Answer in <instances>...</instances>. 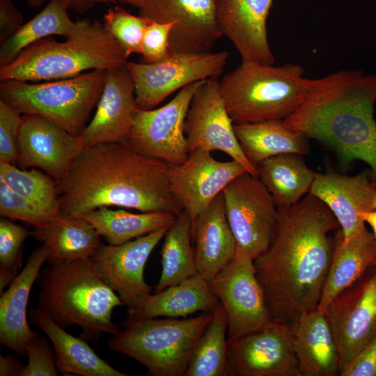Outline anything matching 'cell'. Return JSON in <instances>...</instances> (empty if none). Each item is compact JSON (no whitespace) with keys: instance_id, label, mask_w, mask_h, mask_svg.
Segmentation results:
<instances>
[{"instance_id":"6da1fadb","label":"cell","mask_w":376,"mask_h":376,"mask_svg":"<svg viewBox=\"0 0 376 376\" xmlns=\"http://www.w3.org/2000/svg\"><path fill=\"white\" fill-rule=\"evenodd\" d=\"M338 228L328 207L309 193L279 207L272 242L253 260L272 320L292 326L302 313L318 308L333 256L329 234Z\"/></svg>"},{"instance_id":"7a4b0ae2","label":"cell","mask_w":376,"mask_h":376,"mask_svg":"<svg viewBox=\"0 0 376 376\" xmlns=\"http://www.w3.org/2000/svg\"><path fill=\"white\" fill-rule=\"evenodd\" d=\"M171 169L125 141L86 148L57 183L61 214L82 217L100 207L118 206L178 216L182 209L171 191Z\"/></svg>"},{"instance_id":"3957f363","label":"cell","mask_w":376,"mask_h":376,"mask_svg":"<svg viewBox=\"0 0 376 376\" xmlns=\"http://www.w3.org/2000/svg\"><path fill=\"white\" fill-rule=\"evenodd\" d=\"M376 73L340 70L315 79L286 127L331 148L343 166L362 161L376 185Z\"/></svg>"},{"instance_id":"277c9868","label":"cell","mask_w":376,"mask_h":376,"mask_svg":"<svg viewBox=\"0 0 376 376\" xmlns=\"http://www.w3.org/2000/svg\"><path fill=\"white\" fill-rule=\"evenodd\" d=\"M38 309L63 329L77 325L79 337L96 342L120 328L111 320L113 310L123 306L91 258L64 260L41 269Z\"/></svg>"},{"instance_id":"5b68a950","label":"cell","mask_w":376,"mask_h":376,"mask_svg":"<svg viewBox=\"0 0 376 376\" xmlns=\"http://www.w3.org/2000/svg\"><path fill=\"white\" fill-rule=\"evenodd\" d=\"M120 43L98 21H77L75 31L59 42L41 39L0 67V81H52L76 77L87 70H110L127 63Z\"/></svg>"},{"instance_id":"8992f818","label":"cell","mask_w":376,"mask_h":376,"mask_svg":"<svg viewBox=\"0 0 376 376\" xmlns=\"http://www.w3.org/2000/svg\"><path fill=\"white\" fill-rule=\"evenodd\" d=\"M315 79L296 63L282 65L242 61L219 81V91L234 124L284 120L304 102Z\"/></svg>"},{"instance_id":"52a82bcc","label":"cell","mask_w":376,"mask_h":376,"mask_svg":"<svg viewBox=\"0 0 376 376\" xmlns=\"http://www.w3.org/2000/svg\"><path fill=\"white\" fill-rule=\"evenodd\" d=\"M213 313L182 319H125L108 347L142 364L152 376H184L193 350Z\"/></svg>"},{"instance_id":"ba28073f","label":"cell","mask_w":376,"mask_h":376,"mask_svg":"<svg viewBox=\"0 0 376 376\" xmlns=\"http://www.w3.org/2000/svg\"><path fill=\"white\" fill-rule=\"evenodd\" d=\"M107 71L97 69L36 84L6 80L0 84V99L22 114L41 116L80 136L98 103Z\"/></svg>"},{"instance_id":"9c48e42d","label":"cell","mask_w":376,"mask_h":376,"mask_svg":"<svg viewBox=\"0 0 376 376\" xmlns=\"http://www.w3.org/2000/svg\"><path fill=\"white\" fill-rule=\"evenodd\" d=\"M222 194L236 248L256 259L274 238L279 217L276 202L260 178L248 172L232 180Z\"/></svg>"},{"instance_id":"30bf717a","label":"cell","mask_w":376,"mask_h":376,"mask_svg":"<svg viewBox=\"0 0 376 376\" xmlns=\"http://www.w3.org/2000/svg\"><path fill=\"white\" fill-rule=\"evenodd\" d=\"M228 52L169 53L157 62H127L135 87L137 109H155L168 96L196 81L217 79Z\"/></svg>"},{"instance_id":"8fae6325","label":"cell","mask_w":376,"mask_h":376,"mask_svg":"<svg viewBox=\"0 0 376 376\" xmlns=\"http://www.w3.org/2000/svg\"><path fill=\"white\" fill-rule=\"evenodd\" d=\"M208 283L225 311L228 340L258 331L272 321L253 260L241 249L236 248L232 260Z\"/></svg>"},{"instance_id":"7c38bea8","label":"cell","mask_w":376,"mask_h":376,"mask_svg":"<svg viewBox=\"0 0 376 376\" xmlns=\"http://www.w3.org/2000/svg\"><path fill=\"white\" fill-rule=\"evenodd\" d=\"M204 80L182 89L168 103L157 109H136L132 129L125 142L139 152L171 166L188 157L185 125L191 99Z\"/></svg>"},{"instance_id":"4fadbf2b","label":"cell","mask_w":376,"mask_h":376,"mask_svg":"<svg viewBox=\"0 0 376 376\" xmlns=\"http://www.w3.org/2000/svg\"><path fill=\"white\" fill-rule=\"evenodd\" d=\"M367 273L324 311L338 348L340 375L376 334V267Z\"/></svg>"},{"instance_id":"5bb4252c","label":"cell","mask_w":376,"mask_h":376,"mask_svg":"<svg viewBox=\"0 0 376 376\" xmlns=\"http://www.w3.org/2000/svg\"><path fill=\"white\" fill-rule=\"evenodd\" d=\"M217 79L204 80L194 95L187 113L185 133L189 153L196 149L221 151L258 177L257 168L244 155L233 129Z\"/></svg>"},{"instance_id":"9a60e30c","label":"cell","mask_w":376,"mask_h":376,"mask_svg":"<svg viewBox=\"0 0 376 376\" xmlns=\"http://www.w3.org/2000/svg\"><path fill=\"white\" fill-rule=\"evenodd\" d=\"M229 376H299L292 326L272 320L264 328L228 340Z\"/></svg>"},{"instance_id":"2e32d148","label":"cell","mask_w":376,"mask_h":376,"mask_svg":"<svg viewBox=\"0 0 376 376\" xmlns=\"http://www.w3.org/2000/svg\"><path fill=\"white\" fill-rule=\"evenodd\" d=\"M219 0H141L139 15L159 23H174L169 53L210 52L223 35L217 22Z\"/></svg>"},{"instance_id":"e0dca14e","label":"cell","mask_w":376,"mask_h":376,"mask_svg":"<svg viewBox=\"0 0 376 376\" xmlns=\"http://www.w3.org/2000/svg\"><path fill=\"white\" fill-rule=\"evenodd\" d=\"M210 152L194 150L183 163L171 169V191L182 211L189 217L192 232L198 215L232 180L247 172L235 160L218 161Z\"/></svg>"},{"instance_id":"ac0fdd59","label":"cell","mask_w":376,"mask_h":376,"mask_svg":"<svg viewBox=\"0 0 376 376\" xmlns=\"http://www.w3.org/2000/svg\"><path fill=\"white\" fill-rule=\"evenodd\" d=\"M85 149L80 136L37 115L23 114L19 128L18 165L36 168L61 182Z\"/></svg>"},{"instance_id":"d6986e66","label":"cell","mask_w":376,"mask_h":376,"mask_svg":"<svg viewBox=\"0 0 376 376\" xmlns=\"http://www.w3.org/2000/svg\"><path fill=\"white\" fill-rule=\"evenodd\" d=\"M169 228H163L118 245H102L92 257L102 276L127 310L151 294L144 280L146 263Z\"/></svg>"},{"instance_id":"ffe728a7","label":"cell","mask_w":376,"mask_h":376,"mask_svg":"<svg viewBox=\"0 0 376 376\" xmlns=\"http://www.w3.org/2000/svg\"><path fill=\"white\" fill-rule=\"evenodd\" d=\"M308 193L333 213L345 242L366 228L360 214L375 210L376 185L369 169L352 176L335 171L315 173Z\"/></svg>"},{"instance_id":"44dd1931","label":"cell","mask_w":376,"mask_h":376,"mask_svg":"<svg viewBox=\"0 0 376 376\" xmlns=\"http://www.w3.org/2000/svg\"><path fill=\"white\" fill-rule=\"evenodd\" d=\"M136 109L134 84L126 64L108 70L95 115L80 134L85 148L125 141Z\"/></svg>"},{"instance_id":"7402d4cb","label":"cell","mask_w":376,"mask_h":376,"mask_svg":"<svg viewBox=\"0 0 376 376\" xmlns=\"http://www.w3.org/2000/svg\"><path fill=\"white\" fill-rule=\"evenodd\" d=\"M274 0H219L217 22L242 61L274 65L267 21Z\"/></svg>"},{"instance_id":"603a6c76","label":"cell","mask_w":376,"mask_h":376,"mask_svg":"<svg viewBox=\"0 0 376 376\" xmlns=\"http://www.w3.org/2000/svg\"><path fill=\"white\" fill-rule=\"evenodd\" d=\"M45 244L35 249L0 298V343L21 356H26L29 343L38 334L29 327L26 308L32 286L47 260Z\"/></svg>"},{"instance_id":"cb8c5ba5","label":"cell","mask_w":376,"mask_h":376,"mask_svg":"<svg viewBox=\"0 0 376 376\" xmlns=\"http://www.w3.org/2000/svg\"><path fill=\"white\" fill-rule=\"evenodd\" d=\"M299 376L340 375V356L325 313L318 308L302 313L292 324Z\"/></svg>"},{"instance_id":"d4e9b609","label":"cell","mask_w":376,"mask_h":376,"mask_svg":"<svg viewBox=\"0 0 376 376\" xmlns=\"http://www.w3.org/2000/svg\"><path fill=\"white\" fill-rule=\"evenodd\" d=\"M192 237L197 272L209 281L232 260L236 251L222 192L197 217Z\"/></svg>"},{"instance_id":"484cf974","label":"cell","mask_w":376,"mask_h":376,"mask_svg":"<svg viewBox=\"0 0 376 376\" xmlns=\"http://www.w3.org/2000/svg\"><path fill=\"white\" fill-rule=\"evenodd\" d=\"M220 306L208 281L196 274L148 295L135 308L127 311V319L185 318L198 311L214 313Z\"/></svg>"},{"instance_id":"4316f807","label":"cell","mask_w":376,"mask_h":376,"mask_svg":"<svg viewBox=\"0 0 376 376\" xmlns=\"http://www.w3.org/2000/svg\"><path fill=\"white\" fill-rule=\"evenodd\" d=\"M376 266V239L366 228L345 242L338 228L334 235L331 263L318 309L324 312L342 291Z\"/></svg>"},{"instance_id":"83f0119b","label":"cell","mask_w":376,"mask_h":376,"mask_svg":"<svg viewBox=\"0 0 376 376\" xmlns=\"http://www.w3.org/2000/svg\"><path fill=\"white\" fill-rule=\"evenodd\" d=\"M31 322L51 340L58 371L64 375L127 376L101 359L81 338L66 332L38 308L29 312Z\"/></svg>"},{"instance_id":"f1b7e54d","label":"cell","mask_w":376,"mask_h":376,"mask_svg":"<svg viewBox=\"0 0 376 376\" xmlns=\"http://www.w3.org/2000/svg\"><path fill=\"white\" fill-rule=\"evenodd\" d=\"M32 235L46 245L49 264L91 258L103 245L101 236L83 217L61 214Z\"/></svg>"},{"instance_id":"f546056e","label":"cell","mask_w":376,"mask_h":376,"mask_svg":"<svg viewBox=\"0 0 376 376\" xmlns=\"http://www.w3.org/2000/svg\"><path fill=\"white\" fill-rule=\"evenodd\" d=\"M233 129L242 151L256 167L278 155L308 152L307 139L286 127L283 120L233 124Z\"/></svg>"},{"instance_id":"4dcf8cb0","label":"cell","mask_w":376,"mask_h":376,"mask_svg":"<svg viewBox=\"0 0 376 376\" xmlns=\"http://www.w3.org/2000/svg\"><path fill=\"white\" fill-rule=\"evenodd\" d=\"M258 177L278 207L290 206L309 192L315 178L301 155L285 153L269 157L256 166Z\"/></svg>"},{"instance_id":"1f68e13d","label":"cell","mask_w":376,"mask_h":376,"mask_svg":"<svg viewBox=\"0 0 376 376\" xmlns=\"http://www.w3.org/2000/svg\"><path fill=\"white\" fill-rule=\"evenodd\" d=\"M111 245H118L170 227L177 216L167 212L133 213L100 207L82 217Z\"/></svg>"},{"instance_id":"d6a6232c","label":"cell","mask_w":376,"mask_h":376,"mask_svg":"<svg viewBox=\"0 0 376 376\" xmlns=\"http://www.w3.org/2000/svg\"><path fill=\"white\" fill-rule=\"evenodd\" d=\"M71 0H50L48 5L1 43L0 66L10 63L24 48L52 35L67 38L77 27L68 14Z\"/></svg>"},{"instance_id":"836d02e7","label":"cell","mask_w":376,"mask_h":376,"mask_svg":"<svg viewBox=\"0 0 376 376\" xmlns=\"http://www.w3.org/2000/svg\"><path fill=\"white\" fill-rule=\"evenodd\" d=\"M192 233L191 221L182 211L165 234L161 251L162 272L155 292L198 274L191 242Z\"/></svg>"},{"instance_id":"e575fe53","label":"cell","mask_w":376,"mask_h":376,"mask_svg":"<svg viewBox=\"0 0 376 376\" xmlns=\"http://www.w3.org/2000/svg\"><path fill=\"white\" fill-rule=\"evenodd\" d=\"M228 322L221 306L198 340L184 376H229Z\"/></svg>"},{"instance_id":"d590c367","label":"cell","mask_w":376,"mask_h":376,"mask_svg":"<svg viewBox=\"0 0 376 376\" xmlns=\"http://www.w3.org/2000/svg\"><path fill=\"white\" fill-rule=\"evenodd\" d=\"M0 181L52 220L61 215L56 181L36 168L19 169L0 162Z\"/></svg>"},{"instance_id":"8d00e7d4","label":"cell","mask_w":376,"mask_h":376,"mask_svg":"<svg viewBox=\"0 0 376 376\" xmlns=\"http://www.w3.org/2000/svg\"><path fill=\"white\" fill-rule=\"evenodd\" d=\"M29 232L2 217L0 219V292L9 286L21 269L22 246Z\"/></svg>"},{"instance_id":"74e56055","label":"cell","mask_w":376,"mask_h":376,"mask_svg":"<svg viewBox=\"0 0 376 376\" xmlns=\"http://www.w3.org/2000/svg\"><path fill=\"white\" fill-rule=\"evenodd\" d=\"M150 20L130 14L121 7L109 8L103 17V26L115 38L129 57L141 54V44Z\"/></svg>"},{"instance_id":"f35d334b","label":"cell","mask_w":376,"mask_h":376,"mask_svg":"<svg viewBox=\"0 0 376 376\" xmlns=\"http://www.w3.org/2000/svg\"><path fill=\"white\" fill-rule=\"evenodd\" d=\"M0 214L24 221L36 228H43L52 221L47 215L1 181Z\"/></svg>"},{"instance_id":"ab89813d","label":"cell","mask_w":376,"mask_h":376,"mask_svg":"<svg viewBox=\"0 0 376 376\" xmlns=\"http://www.w3.org/2000/svg\"><path fill=\"white\" fill-rule=\"evenodd\" d=\"M21 114L0 99V162L13 165L18 164Z\"/></svg>"},{"instance_id":"60d3db41","label":"cell","mask_w":376,"mask_h":376,"mask_svg":"<svg viewBox=\"0 0 376 376\" xmlns=\"http://www.w3.org/2000/svg\"><path fill=\"white\" fill-rule=\"evenodd\" d=\"M28 363L22 376H56V356L47 339L38 334L27 345Z\"/></svg>"},{"instance_id":"b9f144b4","label":"cell","mask_w":376,"mask_h":376,"mask_svg":"<svg viewBox=\"0 0 376 376\" xmlns=\"http://www.w3.org/2000/svg\"><path fill=\"white\" fill-rule=\"evenodd\" d=\"M173 25L174 23L149 22L141 44V54L146 63L157 62L168 55L169 36Z\"/></svg>"},{"instance_id":"7bdbcfd3","label":"cell","mask_w":376,"mask_h":376,"mask_svg":"<svg viewBox=\"0 0 376 376\" xmlns=\"http://www.w3.org/2000/svg\"><path fill=\"white\" fill-rule=\"evenodd\" d=\"M340 376H376V334Z\"/></svg>"},{"instance_id":"ee69618b","label":"cell","mask_w":376,"mask_h":376,"mask_svg":"<svg viewBox=\"0 0 376 376\" xmlns=\"http://www.w3.org/2000/svg\"><path fill=\"white\" fill-rule=\"evenodd\" d=\"M23 15L13 0H0V42L12 36L22 25Z\"/></svg>"},{"instance_id":"f6af8a7d","label":"cell","mask_w":376,"mask_h":376,"mask_svg":"<svg viewBox=\"0 0 376 376\" xmlns=\"http://www.w3.org/2000/svg\"><path fill=\"white\" fill-rule=\"evenodd\" d=\"M24 367L11 354L0 357L1 376H22Z\"/></svg>"},{"instance_id":"bcb514c9","label":"cell","mask_w":376,"mask_h":376,"mask_svg":"<svg viewBox=\"0 0 376 376\" xmlns=\"http://www.w3.org/2000/svg\"><path fill=\"white\" fill-rule=\"evenodd\" d=\"M44 0H27V3L31 8L39 7ZM95 3H116L114 0H71L70 8L78 13H83L91 7Z\"/></svg>"},{"instance_id":"7dc6e473","label":"cell","mask_w":376,"mask_h":376,"mask_svg":"<svg viewBox=\"0 0 376 376\" xmlns=\"http://www.w3.org/2000/svg\"><path fill=\"white\" fill-rule=\"evenodd\" d=\"M360 217L364 223H367L371 227L372 233L376 239V210L361 212Z\"/></svg>"},{"instance_id":"c3c4849f","label":"cell","mask_w":376,"mask_h":376,"mask_svg":"<svg viewBox=\"0 0 376 376\" xmlns=\"http://www.w3.org/2000/svg\"><path fill=\"white\" fill-rule=\"evenodd\" d=\"M116 3L120 2L123 4L132 5L138 8L141 0H114Z\"/></svg>"},{"instance_id":"681fc988","label":"cell","mask_w":376,"mask_h":376,"mask_svg":"<svg viewBox=\"0 0 376 376\" xmlns=\"http://www.w3.org/2000/svg\"><path fill=\"white\" fill-rule=\"evenodd\" d=\"M375 210H376V197H375Z\"/></svg>"}]
</instances>
